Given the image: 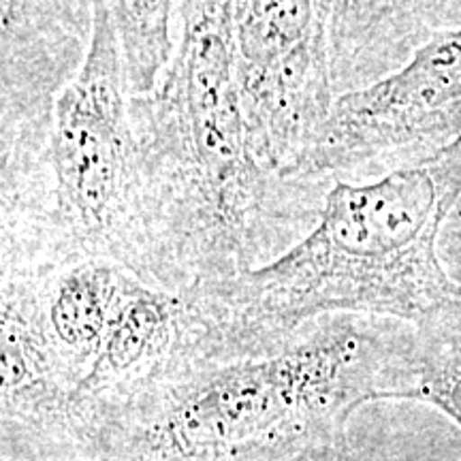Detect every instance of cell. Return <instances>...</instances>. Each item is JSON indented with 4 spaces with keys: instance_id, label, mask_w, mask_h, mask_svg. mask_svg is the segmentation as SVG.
<instances>
[{
    "instance_id": "4",
    "label": "cell",
    "mask_w": 461,
    "mask_h": 461,
    "mask_svg": "<svg viewBox=\"0 0 461 461\" xmlns=\"http://www.w3.org/2000/svg\"><path fill=\"white\" fill-rule=\"evenodd\" d=\"M131 96L112 11L105 0H95L88 54L51 113L43 193L32 210L0 218V261L37 265L99 257L152 285Z\"/></svg>"
},
{
    "instance_id": "1",
    "label": "cell",
    "mask_w": 461,
    "mask_h": 461,
    "mask_svg": "<svg viewBox=\"0 0 461 461\" xmlns=\"http://www.w3.org/2000/svg\"><path fill=\"white\" fill-rule=\"evenodd\" d=\"M180 34L148 95L131 96L152 285L190 295L285 255L333 182L291 177L258 152L238 82L230 0H180Z\"/></svg>"
},
{
    "instance_id": "8",
    "label": "cell",
    "mask_w": 461,
    "mask_h": 461,
    "mask_svg": "<svg viewBox=\"0 0 461 461\" xmlns=\"http://www.w3.org/2000/svg\"><path fill=\"white\" fill-rule=\"evenodd\" d=\"M184 319L182 295L132 276L99 355L71 389L68 403H86L109 391L149 383L180 348Z\"/></svg>"
},
{
    "instance_id": "9",
    "label": "cell",
    "mask_w": 461,
    "mask_h": 461,
    "mask_svg": "<svg viewBox=\"0 0 461 461\" xmlns=\"http://www.w3.org/2000/svg\"><path fill=\"white\" fill-rule=\"evenodd\" d=\"M389 400L428 402L461 428V285L438 312L417 325L411 376Z\"/></svg>"
},
{
    "instance_id": "2",
    "label": "cell",
    "mask_w": 461,
    "mask_h": 461,
    "mask_svg": "<svg viewBox=\"0 0 461 461\" xmlns=\"http://www.w3.org/2000/svg\"><path fill=\"white\" fill-rule=\"evenodd\" d=\"M461 199V140L367 182H333L316 227L274 261L182 295L186 348L201 359L274 353L338 314L420 325L459 285L440 235Z\"/></svg>"
},
{
    "instance_id": "6",
    "label": "cell",
    "mask_w": 461,
    "mask_h": 461,
    "mask_svg": "<svg viewBox=\"0 0 461 461\" xmlns=\"http://www.w3.org/2000/svg\"><path fill=\"white\" fill-rule=\"evenodd\" d=\"M336 0H230L238 82L258 152L285 171L330 115Z\"/></svg>"
},
{
    "instance_id": "10",
    "label": "cell",
    "mask_w": 461,
    "mask_h": 461,
    "mask_svg": "<svg viewBox=\"0 0 461 461\" xmlns=\"http://www.w3.org/2000/svg\"><path fill=\"white\" fill-rule=\"evenodd\" d=\"M122 45L132 96L148 95L169 65L180 0H105Z\"/></svg>"
},
{
    "instance_id": "7",
    "label": "cell",
    "mask_w": 461,
    "mask_h": 461,
    "mask_svg": "<svg viewBox=\"0 0 461 461\" xmlns=\"http://www.w3.org/2000/svg\"><path fill=\"white\" fill-rule=\"evenodd\" d=\"M461 28V0H336L330 28L336 95L395 73L431 39Z\"/></svg>"
},
{
    "instance_id": "3",
    "label": "cell",
    "mask_w": 461,
    "mask_h": 461,
    "mask_svg": "<svg viewBox=\"0 0 461 461\" xmlns=\"http://www.w3.org/2000/svg\"><path fill=\"white\" fill-rule=\"evenodd\" d=\"M412 348L414 338H389L338 314L267 355L201 359L177 350L146 383L163 395L149 447L193 461L258 451L312 420L387 400L406 383Z\"/></svg>"
},
{
    "instance_id": "5",
    "label": "cell",
    "mask_w": 461,
    "mask_h": 461,
    "mask_svg": "<svg viewBox=\"0 0 461 461\" xmlns=\"http://www.w3.org/2000/svg\"><path fill=\"white\" fill-rule=\"evenodd\" d=\"M461 140V28L431 39L395 73L339 95L291 177L367 182Z\"/></svg>"
},
{
    "instance_id": "11",
    "label": "cell",
    "mask_w": 461,
    "mask_h": 461,
    "mask_svg": "<svg viewBox=\"0 0 461 461\" xmlns=\"http://www.w3.org/2000/svg\"><path fill=\"white\" fill-rule=\"evenodd\" d=\"M440 258L445 263L448 276H453L461 280V199L457 205L453 207V212L448 214L445 229L440 235Z\"/></svg>"
}]
</instances>
